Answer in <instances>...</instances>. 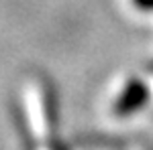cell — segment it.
Listing matches in <instances>:
<instances>
[{
	"label": "cell",
	"instance_id": "cell-1",
	"mask_svg": "<svg viewBox=\"0 0 153 150\" xmlns=\"http://www.w3.org/2000/svg\"><path fill=\"white\" fill-rule=\"evenodd\" d=\"M149 97V89L147 85H143L139 79H131L125 87L120 95L114 102V114L117 116H131L135 112H139L143 105L147 104Z\"/></svg>",
	"mask_w": 153,
	"mask_h": 150
},
{
	"label": "cell",
	"instance_id": "cell-2",
	"mask_svg": "<svg viewBox=\"0 0 153 150\" xmlns=\"http://www.w3.org/2000/svg\"><path fill=\"white\" fill-rule=\"evenodd\" d=\"M133 4H135L137 8H141V10H149V8H153V0H133Z\"/></svg>",
	"mask_w": 153,
	"mask_h": 150
}]
</instances>
